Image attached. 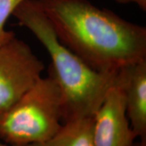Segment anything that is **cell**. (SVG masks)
<instances>
[{"instance_id": "6da1fadb", "label": "cell", "mask_w": 146, "mask_h": 146, "mask_svg": "<svg viewBox=\"0 0 146 146\" xmlns=\"http://www.w3.org/2000/svg\"><path fill=\"white\" fill-rule=\"evenodd\" d=\"M60 42L87 65L114 72L146 59V29L89 0H38Z\"/></svg>"}, {"instance_id": "7a4b0ae2", "label": "cell", "mask_w": 146, "mask_h": 146, "mask_svg": "<svg viewBox=\"0 0 146 146\" xmlns=\"http://www.w3.org/2000/svg\"><path fill=\"white\" fill-rule=\"evenodd\" d=\"M14 16L49 53V74L56 80L63 97V121L93 117L102 105L117 72H101L91 68L58 39L38 0H23Z\"/></svg>"}, {"instance_id": "3957f363", "label": "cell", "mask_w": 146, "mask_h": 146, "mask_svg": "<svg viewBox=\"0 0 146 146\" xmlns=\"http://www.w3.org/2000/svg\"><path fill=\"white\" fill-rule=\"evenodd\" d=\"M63 97L50 74L41 77L0 119V140L25 146L48 141L63 125Z\"/></svg>"}, {"instance_id": "277c9868", "label": "cell", "mask_w": 146, "mask_h": 146, "mask_svg": "<svg viewBox=\"0 0 146 146\" xmlns=\"http://www.w3.org/2000/svg\"><path fill=\"white\" fill-rule=\"evenodd\" d=\"M44 68L30 46L16 36L0 46V119L42 77Z\"/></svg>"}, {"instance_id": "5b68a950", "label": "cell", "mask_w": 146, "mask_h": 146, "mask_svg": "<svg viewBox=\"0 0 146 146\" xmlns=\"http://www.w3.org/2000/svg\"><path fill=\"white\" fill-rule=\"evenodd\" d=\"M136 136L126 115L123 89L115 79L94 116V146H133Z\"/></svg>"}, {"instance_id": "8992f818", "label": "cell", "mask_w": 146, "mask_h": 146, "mask_svg": "<svg viewBox=\"0 0 146 146\" xmlns=\"http://www.w3.org/2000/svg\"><path fill=\"white\" fill-rule=\"evenodd\" d=\"M126 115L136 139L146 141V59L129 63L117 72Z\"/></svg>"}, {"instance_id": "52a82bcc", "label": "cell", "mask_w": 146, "mask_h": 146, "mask_svg": "<svg viewBox=\"0 0 146 146\" xmlns=\"http://www.w3.org/2000/svg\"><path fill=\"white\" fill-rule=\"evenodd\" d=\"M93 124L94 116L69 120L48 141L26 146H94Z\"/></svg>"}, {"instance_id": "ba28073f", "label": "cell", "mask_w": 146, "mask_h": 146, "mask_svg": "<svg viewBox=\"0 0 146 146\" xmlns=\"http://www.w3.org/2000/svg\"><path fill=\"white\" fill-rule=\"evenodd\" d=\"M23 0H0V46L15 36V33L7 30L5 25L16 7Z\"/></svg>"}, {"instance_id": "9c48e42d", "label": "cell", "mask_w": 146, "mask_h": 146, "mask_svg": "<svg viewBox=\"0 0 146 146\" xmlns=\"http://www.w3.org/2000/svg\"><path fill=\"white\" fill-rule=\"evenodd\" d=\"M114 2L120 4H128V3H135L138 6L141 10L146 11V0H113Z\"/></svg>"}, {"instance_id": "30bf717a", "label": "cell", "mask_w": 146, "mask_h": 146, "mask_svg": "<svg viewBox=\"0 0 146 146\" xmlns=\"http://www.w3.org/2000/svg\"><path fill=\"white\" fill-rule=\"evenodd\" d=\"M133 146H146V141H136L134 143Z\"/></svg>"}, {"instance_id": "8fae6325", "label": "cell", "mask_w": 146, "mask_h": 146, "mask_svg": "<svg viewBox=\"0 0 146 146\" xmlns=\"http://www.w3.org/2000/svg\"><path fill=\"white\" fill-rule=\"evenodd\" d=\"M0 146H17V145H8L7 143H4V142H1L0 141ZM26 146V145H25Z\"/></svg>"}]
</instances>
